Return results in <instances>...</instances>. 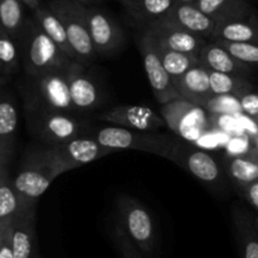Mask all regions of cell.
I'll return each mask as SVG.
<instances>
[{
  "instance_id": "d6986e66",
  "label": "cell",
  "mask_w": 258,
  "mask_h": 258,
  "mask_svg": "<svg viewBox=\"0 0 258 258\" xmlns=\"http://www.w3.org/2000/svg\"><path fill=\"white\" fill-rule=\"evenodd\" d=\"M70 83L71 98L77 112H88L100 105L101 96L97 86L85 73V66L67 76Z\"/></svg>"
},
{
  "instance_id": "2e32d148",
  "label": "cell",
  "mask_w": 258,
  "mask_h": 258,
  "mask_svg": "<svg viewBox=\"0 0 258 258\" xmlns=\"http://www.w3.org/2000/svg\"><path fill=\"white\" fill-rule=\"evenodd\" d=\"M18 111L12 93L5 87L0 96V166H8L14 154L18 133Z\"/></svg>"
},
{
  "instance_id": "9a60e30c",
  "label": "cell",
  "mask_w": 258,
  "mask_h": 258,
  "mask_svg": "<svg viewBox=\"0 0 258 258\" xmlns=\"http://www.w3.org/2000/svg\"><path fill=\"white\" fill-rule=\"evenodd\" d=\"M160 22L178 27L189 33L199 35L204 39H211L217 28V23L202 12L196 4L176 3Z\"/></svg>"
},
{
  "instance_id": "ffe728a7",
  "label": "cell",
  "mask_w": 258,
  "mask_h": 258,
  "mask_svg": "<svg viewBox=\"0 0 258 258\" xmlns=\"http://www.w3.org/2000/svg\"><path fill=\"white\" fill-rule=\"evenodd\" d=\"M199 59L209 71L227 75L244 76L251 72L252 67L234 58L228 50L216 42H208L199 53Z\"/></svg>"
},
{
  "instance_id": "8992f818",
  "label": "cell",
  "mask_w": 258,
  "mask_h": 258,
  "mask_svg": "<svg viewBox=\"0 0 258 258\" xmlns=\"http://www.w3.org/2000/svg\"><path fill=\"white\" fill-rule=\"evenodd\" d=\"M48 7L62 22L78 62L90 66L97 58V52L88 30L87 5L72 0H52Z\"/></svg>"
},
{
  "instance_id": "d590c367",
  "label": "cell",
  "mask_w": 258,
  "mask_h": 258,
  "mask_svg": "<svg viewBox=\"0 0 258 258\" xmlns=\"http://www.w3.org/2000/svg\"><path fill=\"white\" fill-rule=\"evenodd\" d=\"M243 112L252 117H258V93L251 92L241 98Z\"/></svg>"
},
{
  "instance_id": "60d3db41",
  "label": "cell",
  "mask_w": 258,
  "mask_h": 258,
  "mask_svg": "<svg viewBox=\"0 0 258 258\" xmlns=\"http://www.w3.org/2000/svg\"><path fill=\"white\" fill-rule=\"evenodd\" d=\"M34 258H42V254H40V251H39V248L37 249V252H35V254H34Z\"/></svg>"
},
{
  "instance_id": "4dcf8cb0",
  "label": "cell",
  "mask_w": 258,
  "mask_h": 258,
  "mask_svg": "<svg viewBox=\"0 0 258 258\" xmlns=\"http://www.w3.org/2000/svg\"><path fill=\"white\" fill-rule=\"evenodd\" d=\"M226 168L232 180L241 189L258 180V164L256 156H232L226 161Z\"/></svg>"
},
{
  "instance_id": "f546056e",
  "label": "cell",
  "mask_w": 258,
  "mask_h": 258,
  "mask_svg": "<svg viewBox=\"0 0 258 258\" xmlns=\"http://www.w3.org/2000/svg\"><path fill=\"white\" fill-rule=\"evenodd\" d=\"M211 87L214 95H231L241 100L253 90V86L243 76L227 75L211 71Z\"/></svg>"
},
{
  "instance_id": "603a6c76",
  "label": "cell",
  "mask_w": 258,
  "mask_h": 258,
  "mask_svg": "<svg viewBox=\"0 0 258 258\" xmlns=\"http://www.w3.org/2000/svg\"><path fill=\"white\" fill-rule=\"evenodd\" d=\"M212 42L227 40L234 43H253L258 44V20L253 17L247 19L217 24Z\"/></svg>"
},
{
  "instance_id": "836d02e7",
  "label": "cell",
  "mask_w": 258,
  "mask_h": 258,
  "mask_svg": "<svg viewBox=\"0 0 258 258\" xmlns=\"http://www.w3.org/2000/svg\"><path fill=\"white\" fill-rule=\"evenodd\" d=\"M112 238L121 258H146L118 223L113 226Z\"/></svg>"
},
{
  "instance_id": "ac0fdd59",
  "label": "cell",
  "mask_w": 258,
  "mask_h": 258,
  "mask_svg": "<svg viewBox=\"0 0 258 258\" xmlns=\"http://www.w3.org/2000/svg\"><path fill=\"white\" fill-rule=\"evenodd\" d=\"M35 219V206L22 208L15 218L13 233L14 258H34L38 249Z\"/></svg>"
},
{
  "instance_id": "8fae6325",
  "label": "cell",
  "mask_w": 258,
  "mask_h": 258,
  "mask_svg": "<svg viewBox=\"0 0 258 258\" xmlns=\"http://www.w3.org/2000/svg\"><path fill=\"white\" fill-rule=\"evenodd\" d=\"M88 30L97 55H110L118 50L123 42L122 29L101 8L87 5Z\"/></svg>"
},
{
  "instance_id": "e575fe53",
  "label": "cell",
  "mask_w": 258,
  "mask_h": 258,
  "mask_svg": "<svg viewBox=\"0 0 258 258\" xmlns=\"http://www.w3.org/2000/svg\"><path fill=\"white\" fill-rule=\"evenodd\" d=\"M13 233L14 222H0V258H14Z\"/></svg>"
},
{
  "instance_id": "ba28073f",
  "label": "cell",
  "mask_w": 258,
  "mask_h": 258,
  "mask_svg": "<svg viewBox=\"0 0 258 258\" xmlns=\"http://www.w3.org/2000/svg\"><path fill=\"white\" fill-rule=\"evenodd\" d=\"M161 117L176 136L188 143L201 140L209 127L206 108L181 98L161 105Z\"/></svg>"
},
{
  "instance_id": "484cf974",
  "label": "cell",
  "mask_w": 258,
  "mask_h": 258,
  "mask_svg": "<svg viewBox=\"0 0 258 258\" xmlns=\"http://www.w3.org/2000/svg\"><path fill=\"white\" fill-rule=\"evenodd\" d=\"M20 62L17 42L0 28V87H5L19 72Z\"/></svg>"
},
{
  "instance_id": "277c9868",
  "label": "cell",
  "mask_w": 258,
  "mask_h": 258,
  "mask_svg": "<svg viewBox=\"0 0 258 258\" xmlns=\"http://www.w3.org/2000/svg\"><path fill=\"white\" fill-rule=\"evenodd\" d=\"M90 138L113 151L138 150L170 159L179 139L151 131L130 130L120 126L100 127L88 133Z\"/></svg>"
},
{
  "instance_id": "44dd1931",
  "label": "cell",
  "mask_w": 258,
  "mask_h": 258,
  "mask_svg": "<svg viewBox=\"0 0 258 258\" xmlns=\"http://www.w3.org/2000/svg\"><path fill=\"white\" fill-rule=\"evenodd\" d=\"M196 5L217 24L252 17V8L247 0H197Z\"/></svg>"
},
{
  "instance_id": "8d00e7d4",
  "label": "cell",
  "mask_w": 258,
  "mask_h": 258,
  "mask_svg": "<svg viewBox=\"0 0 258 258\" xmlns=\"http://www.w3.org/2000/svg\"><path fill=\"white\" fill-rule=\"evenodd\" d=\"M242 191H243L244 197H246V199L248 201V203L258 211V180L249 184V185L244 186V188L242 189Z\"/></svg>"
},
{
  "instance_id": "7bdbcfd3",
  "label": "cell",
  "mask_w": 258,
  "mask_h": 258,
  "mask_svg": "<svg viewBox=\"0 0 258 258\" xmlns=\"http://www.w3.org/2000/svg\"><path fill=\"white\" fill-rule=\"evenodd\" d=\"M254 156H256V161H257V164H258V151L256 154H254Z\"/></svg>"
},
{
  "instance_id": "e0dca14e",
  "label": "cell",
  "mask_w": 258,
  "mask_h": 258,
  "mask_svg": "<svg viewBox=\"0 0 258 258\" xmlns=\"http://www.w3.org/2000/svg\"><path fill=\"white\" fill-rule=\"evenodd\" d=\"M173 81L180 93L181 100L189 101L204 108L214 96L211 87V71L203 64L191 68L185 75Z\"/></svg>"
},
{
  "instance_id": "4fadbf2b",
  "label": "cell",
  "mask_w": 258,
  "mask_h": 258,
  "mask_svg": "<svg viewBox=\"0 0 258 258\" xmlns=\"http://www.w3.org/2000/svg\"><path fill=\"white\" fill-rule=\"evenodd\" d=\"M100 118L120 127L139 131H151V133H155L166 125L164 118L159 116L155 111L145 106L136 105L117 106L101 113Z\"/></svg>"
},
{
  "instance_id": "9c48e42d",
  "label": "cell",
  "mask_w": 258,
  "mask_h": 258,
  "mask_svg": "<svg viewBox=\"0 0 258 258\" xmlns=\"http://www.w3.org/2000/svg\"><path fill=\"white\" fill-rule=\"evenodd\" d=\"M138 43L149 83H150V87L158 102L165 105L171 101L180 100V93L176 90L171 76L164 68L163 62H161L150 37L143 32Z\"/></svg>"
},
{
  "instance_id": "1f68e13d",
  "label": "cell",
  "mask_w": 258,
  "mask_h": 258,
  "mask_svg": "<svg viewBox=\"0 0 258 258\" xmlns=\"http://www.w3.org/2000/svg\"><path fill=\"white\" fill-rule=\"evenodd\" d=\"M221 47L228 50L234 58L247 66H258V44L253 43H234L227 40H217Z\"/></svg>"
},
{
  "instance_id": "5b68a950",
  "label": "cell",
  "mask_w": 258,
  "mask_h": 258,
  "mask_svg": "<svg viewBox=\"0 0 258 258\" xmlns=\"http://www.w3.org/2000/svg\"><path fill=\"white\" fill-rule=\"evenodd\" d=\"M28 133L43 145L57 146L87 136L90 127L75 116L57 111L24 108Z\"/></svg>"
},
{
  "instance_id": "3957f363",
  "label": "cell",
  "mask_w": 258,
  "mask_h": 258,
  "mask_svg": "<svg viewBox=\"0 0 258 258\" xmlns=\"http://www.w3.org/2000/svg\"><path fill=\"white\" fill-rule=\"evenodd\" d=\"M19 92L24 108L57 111L75 115L67 75L47 73L40 76H24L19 81Z\"/></svg>"
},
{
  "instance_id": "30bf717a",
  "label": "cell",
  "mask_w": 258,
  "mask_h": 258,
  "mask_svg": "<svg viewBox=\"0 0 258 258\" xmlns=\"http://www.w3.org/2000/svg\"><path fill=\"white\" fill-rule=\"evenodd\" d=\"M169 160L206 184H216L221 180V168L216 159L188 141L179 139Z\"/></svg>"
},
{
  "instance_id": "83f0119b",
  "label": "cell",
  "mask_w": 258,
  "mask_h": 258,
  "mask_svg": "<svg viewBox=\"0 0 258 258\" xmlns=\"http://www.w3.org/2000/svg\"><path fill=\"white\" fill-rule=\"evenodd\" d=\"M24 3L22 0H0V23L13 39L19 43L27 19L24 17Z\"/></svg>"
},
{
  "instance_id": "6da1fadb",
  "label": "cell",
  "mask_w": 258,
  "mask_h": 258,
  "mask_svg": "<svg viewBox=\"0 0 258 258\" xmlns=\"http://www.w3.org/2000/svg\"><path fill=\"white\" fill-rule=\"evenodd\" d=\"M18 44L24 76H40L47 73H64L68 76L83 66L66 55L45 34L34 17L25 22Z\"/></svg>"
},
{
  "instance_id": "ab89813d",
  "label": "cell",
  "mask_w": 258,
  "mask_h": 258,
  "mask_svg": "<svg viewBox=\"0 0 258 258\" xmlns=\"http://www.w3.org/2000/svg\"><path fill=\"white\" fill-rule=\"evenodd\" d=\"M197 0H176V3H184V4H196Z\"/></svg>"
},
{
  "instance_id": "b9f144b4",
  "label": "cell",
  "mask_w": 258,
  "mask_h": 258,
  "mask_svg": "<svg viewBox=\"0 0 258 258\" xmlns=\"http://www.w3.org/2000/svg\"><path fill=\"white\" fill-rule=\"evenodd\" d=\"M254 226H256V229H257V232H258V216L256 217V219H254Z\"/></svg>"
},
{
  "instance_id": "7a4b0ae2",
  "label": "cell",
  "mask_w": 258,
  "mask_h": 258,
  "mask_svg": "<svg viewBox=\"0 0 258 258\" xmlns=\"http://www.w3.org/2000/svg\"><path fill=\"white\" fill-rule=\"evenodd\" d=\"M66 173L49 145L33 146L25 153L17 176L13 179L22 208L37 206V201L60 174Z\"/></svg>"
},
{
  "instance_id": "d4e9b609",
  "label": "cell",
  "mask_w": 258,
  "mask_h": 258,
  "mask_svg": "<svg viewBox=\"0 0 258 258\" xmlns=\"http://www.w3.org/2000/svg\"><path fill=\"white\" fill-rule=\"evenodd\" d=\"M33 13H34L33 17L37 19V22L39 23V25L42 27V29L44 30L45 34L57 44V47L59 48L66 55L72 58L73 60H77V57H76L75 52H73L72 47H71L67 32H66L62 22H60L59 18L49 9V7H40Z\"/></svg>"
},
{
  "instance_id": "f35d334b",
  "label": "cell",
  "mask_w": 258,
  "mask_h": 258,
  "mask_svg": "<svg viewBox=\"0 0 258 258\" xmlns=\"http://www.w3.org/2000/svg\"><path fill=\"white\" fill-rule=\"evenodd\" d=\"M72 2L81 3V4H87V3H93V2H100V0H72Z\"/></svg>"
},
{
  "instance_id": "7402d4cb",
  "label": "cell",
  "mask_w": 258,
  "mask_h": 258,
  "mask_svg": "<svg viewBox=\"0 0 258 258\" xmlns=\"http://www.w3.org/2000/svg\"><path fill=\"white\" fill-rule=\"evenodd\" d=\"M233 223L241 258H258V232L246 209L233 211Z\"/></svg>"
},
{
  "instance_id": "f1b7e54d",
  "label": "cell",
  "mask_w": 258,
  "mask_h": 258,
  "mask_svg": "<svg viewBox=\"0 0 258 258\" xmlns=\"http://www.w3.org/2000/svg\"><path fill=\"white\" fill-rule=\"evenodd\" d=\"M154 45H155L156 52H158L159 57H160L161 62H163L164 68H165L166 72L171 76L173 80L181 77V76L185 75L188 71H190L191 68L202 66V62L201 59H199L198 55L166 49V48L160 47V45L155 44V43H154Z\"/></svg>"
},
{
  "instance_id": "cb8c5ba5",
  "label": "cell",
  "mask_w": 258,
  "mask_h": 258,
  "mask_svg": "<svg viewBox=\"0 0 258 258\" xmlns=\"http://www.w3.org/2000/svg\"><path fill=\"white\" fill-rule=\"evenodd\" d=\"M126 12L144 28L160 20L174 5L176 0H120Z\"/></svg>"
},
{
  "instance_id": "74e56055",
  "label": "cell",
  "mask_w": 258,
  "mask_h": 258,
  "mask_svg": "<svg viewBox=\"0 0 258 258\" xmlns=\"http://www.w3.org/2000/svg\"><path fill=\"white\" fill-rule=\"evenodd\" d=\"M22 2L24 3V5H27L30 10H33V12H35L38 8L42 7V5H40V0H22Z\"/></svg>"
},
{
  "instance_id": "d6a6232c",
  "label": "cell",
  "mask_w": 258,
  "mask_h": 258,
  "mask_svg": "<svg viewBox=\"0 0 258 258\" xmlns=\"http://www.w3.org/2000/svg\"><path fill=\"white\" fill-rule=\"evenodd\" d=\"M206 110L218 115H236L243 112L241 100L231 95H214L206 105Z\"/></svg>"
},
{
  "instance_id": "52a82bcc",
  "label": "cell",
  "mask_w": 258,
  "mask_h": 258,
  "mask_svg": "<svg viewBox=\"0 0 258 258\" xmlns=\"http://www.w3.org/2000/svg\"><path fill=\"white\" fill-rule=\"evenodd\" d=\"M116 204L118 224L145 257L153 256L156 247V232L150 213L136 199L127 196H121Z\"/></svg>"
},
{
  "instance_id": "5bb4252c",
  "label": "cell",
  "mask_w": 258,
  "mask_h": 258,
  "mask_svg": "<svg viewBox=\"0 0 258 258\" xmlns=\"http://www.w3.org/2000/svg\"><path fill=\"white\" fill-rule=\"evenodd\" d=\"M52 148L66 171L73 170V169L103 158L108 154L115 153L111 149L98 144L90 136H82L70 143L52 146Z\"/></svg>"
},
{
  "instance_id": "7c38bea8",
  "label": "cell",
  "mask_w": 258,
  "mask_h": 258,
  "mask_svg": "<svg viewBox=\"0 0 258 258\" xmlns=\"http://www.w3.org/2000/svg\"><path fill=\"white\" fill-rule=\"evenodd\" d=\"M143 32L148 34L153 39V42L160 47L175 50V52L198 55V57L204 45L208 43L207 39L199 37V35L174 27L168 23L160 22V20L145 27Z\"/></svg>"
},
{
  "instance_id": "4316f807",
  "label": "cell",
  "mask_w": 258,
  "mask_h": 258,
  "mask_svg": "<svg viewBox=\"0 0 258 258\" xmlns=\"http://www.w3.org/2000/svg\"><path fill=\"white\" fill-rule=\"evenodd\" d=\"M22 209L8 166H0V222H14Z\"/></svg>"
}]
</instances>
